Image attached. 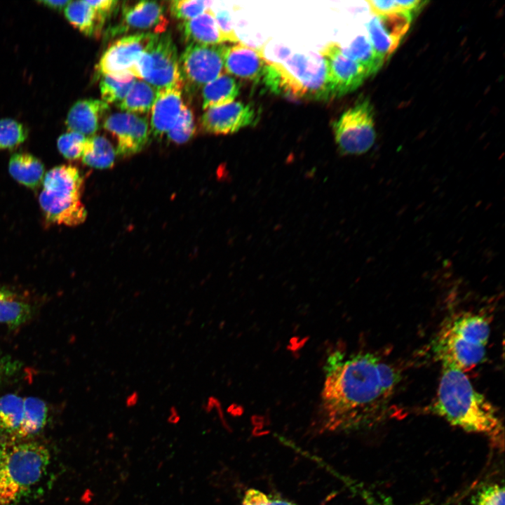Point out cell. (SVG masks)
Masks as SVG:
<instances>
[{"instance_id": "1", "label": "cell", "mask_w": 505, "mask_h": 505, "mask_svg": "<svg viewBox=\"0 0 505 505\" xmlns=\"http://www.w3.org/2000/svg\"><path fill=\"white\" fill-rule=\"evenodd\" d=\"M400 380L399 371L380 356L332 354L325 365L318 426L320 432L371 427L388 415Z\"/></svg>"}, {"instance_id": "2", "label": "cell", "mask_w": 505, "mask_h": 505, "mask_svg": "<svg viewBox=\"0 0 505 505\" xmlns=\"http://www.w3.org/2000/svg\"><path fill=\"white\" fill-rule=\"evenodd\" d=\"M430 410L450 424L485 436L494 447L504 449V429L497 410L464 372L443 366Z\"/></svg>"}, {"instance_id": "3", "label": "cell", "mask_w": 505, "mask_h": 505, "mask_svg": "<svg viewBox=\"0 0 505 505\" xmlns=\"http://www.w3.org/2000/svg\"><path fill=\"white\" fill-rule=\"evenodd\" d=\"M50 455L42 444L27 440L0 443V505H16L42 482Z\"/></svg>"}, {"instance_id": "4", "label": "cell", "mask_w": 505, "mask_h": 505, "mask_svg": "<svg viewBox=\"0 0 505 505\" xmlns=\"http://www.w3.org/2000/svg\"><path fill=\"white\" fill-rule=\"evenodd\" d=\"M490 335L487 317L464 312L449 320L435 337L432 350L443 366L466 372L483 363Z\"/></svg>"}, {"instance_id": "5", "label": "cell", "mask_w": 505, "mask_h": 505, "mask_svg": "<svg viewBox=\"0 0 505 505\" xmlns=\"http://www.w3.org/2000/svg\"><path fill=\"white\" fill-rule=\"evenodd\" d=\"M42 184L39 201L46 220L71 227L85 221L87 212L81 200L83 179L76 167H54L45 174Z\"/></svg>"}, {"instance_id": "6", "label": "cell", "mask_w": 505, "mask_h": 505, "mask_svg": "<svg viewBox=\"0 0 505 505\" xmlns=\"http://www.w3.org/2000/svg\"><path fill=\"white\" fill-rule=\"evenodd\" d=\"M281 94L297 99L331 98L326 63L321 55L295 54L285 65L278 64Z\"/></svg>"}, {"instance_id": "7", "label": "cell", "mask_w": 505, "mask_h": 505, "mask_svg": "<svg viewBox=\"0 0 505 505\" xmlns=\"http://www.w3.org/2000/svg\"><path fill=\"white\" fill-rule=\"evenodd\" d=\"M128 71L159 90L182 83L177 50L171 34H155Z\"/></svg>"}, {"instance_id": "8", "label": "cell", "mask_w": 505, "mask_h": 505, "mask_svg": "<svg viewBox=\"0 0 505 505\" xmlns=\"http://www.w3.org/2000/svg\"><path fill=\"white\" fill-rule=\"evenodd\" d=\"M335 140L342 156L368 152L376 139L374 111L367 99L358 101L332 123Z\"/></svg>"}, {"instance_id": "9", "label": "cell", "mask_w": 505, "mask_h": 505, "mask_svg": "<svg viewBox=\"0 0 505 505\" xmlns=\"http://www.w3.org/2000/svg\"><path fill=\"white\" fill-rule=\"evenodd\" d=\"M227 46L189 43L179 57L183 88L192 93L222 74Z\"/></svg>"}, {"instance_id": "10", "label": "cell", "mask_w": 505, "mask_h": 505, "mask_svg": "<svg viewBox=\"0 0 505 505\" xmlns=\"http://www.w3.org/2000/svg\"><path fill=\"white\" fill-rule=\"evenodd\" d=\"M319 53L326 63L332 99L356 90L370 76L363 66L343 53L336 42L326 44Z\"/></svg>"}, {"instance_id": "11", "label": "cell", "mask_w": 505, "mask_h": 505, "mask_svg": "<svg viewBox=\"0 0 505 505\" xmlns=\"http://www.w3.org/2000/svg\"><path fill=\"white\" fill-rule=\"evenodd\" d=\"M103 126L116 137V153L122 156L140 152L146 146L151 134L146 117L127 112L109 115Z\"/></svg>"}, {"instance_id": "12", "label": "cell", "mask_w": 505, "mask_h": 505, "mask_svg": "<svg viewBox=\"0 0 505 505\" xmlns=\"http://www.w3.org/2000/svg\"><path fill=\"white\" fill-rule=\"evenodd\" d=\"M412 18L410 13L396 12L377 15L366 25L369 41L384 62L398 48L410 28Z\"/></svg>"}, {"instance_id": "13", "label": "cell", "mask_w": 505, "mask_h": 505, "mask_svg": "<svg viewBox=\"0 0 505 505\" xmlns=\"http://www.w3.org/2000/svg\"><path fill=\"white\" fill-rule=\"evenodd\" d=\"M258 119V112L252 105L233 102L206 109L201 117L200 123L206 133L227 135L256 124Z\"/></svg>"}, {"instance_id": "14", "label": "cell", "mask_w": 505, "mask_h": 505, "mask_svg": "<svg viewBox=\"0 0 505 505\" xmlns=\"http://www.w3.org/2000/svg\"><path fill=\"white\" fill-rule=\"evenodd\" d=\"M154 34L141 32L114 41L101 56L96 65L97 73L102 76L130 69Z\"/></svg>"}, {"instance_id": "15", "label": "cell", "mask_w": 505, "mask_h": 505, "mask_svg": "<svg viewBox=\"0 0 505 505\" xmlns=\"http://www.w3.org/2000/svg\"><path fill=\"white\" fill-rule=\"evenodd\" d=\"M168 24L162 4L141 1L133 5L124 6L119 23L110 28L107 34L112 38L132 30L161 34L165 32Z\"/></svg>"}, {"instance_id": "16", "label": "cell", "mask_w": 505, "mask_h": 505, "mask_svg": "<svg viewBox=\"0 0 505 505\" xmlns=\"http://www.w3.org/2000/svg\"><path fill=\"white\" fill-rule=\"evenodd\" d=\"M267 62L262 50L240 43L227 47L224 69L234 76L258 81L262 78Z\"/></svg>"}, {"instance_id": "17", "label": "cell", "mask_w": 505, "mask_h": 505, "mask_svg": "<svg viewBox=\"0 0 505 505\" xmlns=\"http://www.w3.org/2000/svg\"><path fill=\"white\" fill-rule=\"evenodd\" d=\"M183 83L159 90L151 109L150 133L160 137L167 133L177 121L184 105Z\"/></svg>"}, {"instance_id": "18", "label": "cell", "mask_w": 505, "mask_h": 505, "mask_svg": "<svg viewBox=\"0 0 505 505\" xmlns=\"http://www.w3.org/2000/svg\"><path fill=\"white\" fill-rule=\"evenodd\" d=\"M109 109V105L102 100H79L69 109L65 124L69 131L83 135H94L99 129L102 118Z\"/></svg>"}, {"instance_id": "19", "label": "cell", "mask_w": 505, "mask_h": 505, "mask_svg": "<svg viewBox=\"0 0 505 505\" xmlns=\"http://www.w3.org/2000/svg\"><path fill=\"white\" fill-rule=\"evenodd\" d=\"M179 29L182 40L187 44L219 45L227 42L210 7L194 18L182 21Z\"/></svg>"}, {"instance_id": "20", "label": "cell", "mask_w": 505, "mask_h": 505, "mask_svg": "<svg viewBox=\"0 0 505 505\" xmlns=\"http://www.w3.org/2000/svg\"><path fill=\"white\" fill-rule=\"evenodd\" d=\"M10 175L20 184L36 189L42 184L44 177V166L36 157L29 153H15L11 156L8 163Z\"/></svg>"}, {"instance_id": "21", "label": "cell", "mask_w": 505, "mask_h": 505, "mask_svg": "<svg viewBox=\"0 0 505 505\" xmlns=\"http://www.w3.org/2000/svg\"><path fill=\"white\" fill-rule=\"evenodd\" d=\"M239 90L240 84L233 76L221 74L203 87V109L233 102Z\"/></svg>"}, {"instance_id": "22", "label": "cell", "mask_w": 505, "mask_h": 505, "mask_svg": "<svg viewBox=\"0 0 505 505\" xmlns=\"http://www.w3.org/2000/svg\"><path fill=\"white\" fill-rule=\"evenodd\" d=\"M24 414V398L8 393L0 397V436L18 440Z\"/></svg>"}, {"instance_id": "23", "label": "cell", "mask_w": 505, "mask_h": 505, "mask_svg": "<svg viewBox=\"0 0 505 505\" xmlns=\"http://www.w3.org/2000/svg\"><path fill=\"white\" fill-rule=\"evenodd\" d=\"M67 20L88 36H99L102 27L95 9L86 1H70L64 8Z\"/></svg>"}, {"instance_id": "24", "label": "cell", "mask_w": 505, "mask_h": 505, "mask_svg": "<svg viewBox=\"0 0 505 505\" xmlns=\"http://www.w3.org/2000/svg\"><path fill=\"white\" fill-rule=\"evenodd\" d=\"M159 90L143 80H136L117 107L123 112L139 114L149 112L158 96Z\"/></svg>"}, {"instance_id": "25", "label": "cell", "mask_w": 505, "mask_h": 505, "mask_svg": "<svg viewBox=\"0 0 505 505\" xmlns=\"http://www.w3.org/2000/svg\"><path fill=\"white\" fill-rule=\"evenodd\" d=\"M48 408L43 400L28 397L24 398V414L18 440H26L40 432L46 426Z\"/></svg>"}, {"instance_id": "26", "label": "cell", "mask_w": 505, "mask_h": 505, "mask_svg": "<svg viewBox=\"0 0 505 505\" xmlns=\"http://www.w3.org/2000/svg\"><path fill=\"white\" fill-rule=\"evenodd\" d=\"M116 151L110 142L103 136L93 135L86 137L82 155L84 164L98 169L113 166Z\"/></svg>"}, {"instance_id": "27", "label": "cell", "mask_w": 505, "mask_h": 505, "mask_svg": "<svg viewBox=\"0 0 505 505\" xmlns=\"http://www.w3.org/2000/svg\"><path fill=\"white\" fill-rule=\"evenodd\" d=\"M137 79L128 70L102 76L100 89L102 100L118 104L128 94Z\"/></svg>"}, {"instance_id": "28", "label": "cell", "mask_w": 505, "mask_h": 505, "mask_svg": "<svg viewBox=\"0 0 505 505\" xmlns=\"http://www.w3.org/2000/svg\"><path fill=\"white\" fill-rule=\"evenodd\" d=\"M32 309L10 291L0 288V323L17 327L25 323L31 316Z\"/></svg>"}, {"instance_id": "29", "label": "cell", "mask_w": 505, "mask_h": 505, "mask_svg": "<svg viewBox=\"0 0 505 505\" xmlns=\"http://www.w3.org/2000/svg\"><path fill=\"white\" fill-rule=\"evenodd\" d=\"M342 52L346 57L363 66L370 76L375 74L384 62L374 50L370 41L363 36L356 38L349 47L342 48Z\"/></svg>"}, {"instance_id": "30", "label": "cell", "mask_w": 505, "mask_h": 505, "mask_svg": "<svg viewBox=\"0 0 505 505\" xmlns=\"http://www.w3.org/2000/svg\"><path fill=\"white\" fill-rule=\"evenodd\" d=\"M26 127L18 121L5 118L0 119V149H13L27 137Z\"/></svg>"}, {"instance_id": "31", "label": "cell", "mask_w": 505, "mask_h": 505, "mask_svg": "<svg viewBox=\"0 0 505 505\" xmlns=\"http://www.w3.org/2000/svg\"><path fill=\"white\" fill-rule=\"evenodd\" d=\"M194 133L195 124L193 113L184 104L175 125L167 133V137L173 142L182 144L189 140Z\"/></svg>"}, {"instance_id": "32", "label": "cell", "mask_w": 505, "mask_h": 505, "mask_svg": "<svg viewBox=\"0 0 505 505\" xmlns=\"http://www.w3.org/2000/svg\"><path fill=\"white\" fill-rule=\"evenodd\" d=\"M213 2L204 0L172 1L169 10L172 16L182 21L194 18L206 12Z\"/></svg>"}, {"instance_id": "33", "label": "cell", "mask_w": 505, "mask_h": 505, "mask_svg": "<svg viewBox=\"0 0 505 505\" xmlns=\"http://www.w3.org/2000/svg\"><path fill=\"white\" fill-rule=\"evenodd\" d=\"M86 140L85 135L76 132L69 131L58 137L57 147L65 159L76 160L82 157Z\"/></svg>"}, {"instance_id": "34", "label": "cell", "mask_w": 505, "mask_h": 505, "mask_svg": "<svg viewBox=\"0 0 505 505\" xmlns=\"http://www.w3.org/2000/svg\"><path fill=\"white\" fill-rule=\"evenodd\" d=\"M504 487L499 483L485 485L473 495L469 505H504Z\"/></svg>"}, {"instance_id": "35", "label": "cell", "mask_w": 505, "mask_h": 505, "mask_svg": "<svg viewBox=\"0 0 505 505\" xmlns=\"http://www.w3.org/2000/svg\"><path fill=\"white\" fill-rule=\"evenodd\" d=\"M211 9V8H210ZM213 11L215 20L220 27V31L223 34L226 41L231 43H237L238 39L234 30L231 15L227 10L219 9Z\"/></svg>"}, {"instance_id": "36", "label": "cell", "mask_w": 505, "mask_h": 505, "mask_svg": "<svg viewBox=\"0 0 505 505\" xmlns=\"http://www.w3.org/2000/svg\"><path fill=\"white\" fill-rule=\"evenodd\" d=\"M95 11L102 27L118 8L119 1L114 0L86 1Z\"/></svg>"}, {"instance_id": "37", "label": "cell", "mask_w": 505, "mask_h": 505, "mask_svg": "<svg viewBox=\"0 0 505 505\" xmlns=\"http://www.w3.org/2000/svg\"><path fill=\"white\" fill-rule=\"evenodd\" d=\"M370 11L376 15H382L396 12H405L399 1H366Z\"/></svg>"}, {"instance_id": "38", "label": "cell", "mask_w": 505, "mask_h": 505, "mask_svg": "<svg viewBox=\"0 0 505 505\" xmlns=\"http://www.w3.org/2000/svg\"><path fill=\"white\" fill-rule=\"evenodd\" d=\"M18 365L17 362L0 354V382L16 371Z\"/></svg>"}, {"instance_id": "39", "label": "cell", "mask_w": 505, "mask_h": 505, "mask_svg": "<svg viewBox=\"0 0 505 505\" xmlns=\"http://www.w3.org/2000/svg\"><path fill=\"white\" fill-rule=\"evenodd\" d=\"M69 1H70L68 0H47L40 1L39 2L53 9L61 10L63 8H65V7L69 4Z\"/></svg>"}, {"instance_id": "40", "label": "cell", "mask_w": 505, "mask_h": 505, "mask_svg": "<svg viewBox=\"0 0 505 505\" xmlns=\"http://www.w3.org/2000/svg\"><path fill=\"white\" fill-rule=\"evenodd\" d=\"M140 395L137 391H133L126 397L125 404L127 408H133L139 402Z\"/></svg>"}, {"instance_id": "41", "label": "cell", "mask_w": 505, "mask_h": 505, "mask_svg": "<svg viewBox=\"0 0 505 505\" xmlns=\"http://www.w3.org/2000/svg\"><path fill=\"white\" fill-rule=\"evenodd\" d=\"M167 420L172 424H177L180 422V416L175 406L173 405L170 408Z\"/></svg>"}, {"instance_id": "42", "label": "cell", "mask_w": 505, "mask_h": 505, "mask_svg": "<svg viewBox=\"0 0 505 505\" xmlns=\"http://www.w3.org/2000/svg\"><path fill=\"white\" fill-rule=\"evenodd\" d=\"M264 505H295L293 503L283 499H272L270 497Z\"/></svg>"}]
</instances>
